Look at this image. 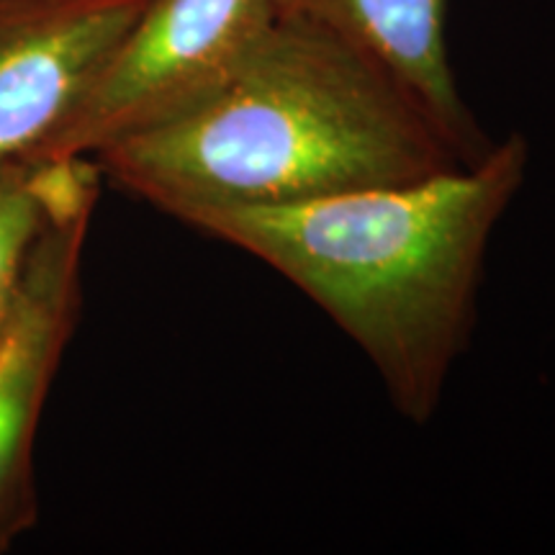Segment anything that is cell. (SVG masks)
<instances>
[{
  "label": "cell",
  "instance_id": "obj_2",
  "mask_svg": "<svg viewBox=\"0 0 555 555\" xmlns=\"http://www.w3.org/2000/svg\"><path fill=\"white\" fill-rule=\"evenodd\" d=\"M93 159L172 219L198 206L304 204L463 165L386 69L283 13L211 95Z\"/></svg>",
  "mask_w": 555,
  "mask_h": 555
},
{
  "label": "cell",
  "instance_id": "obj_7",
  "mask_svg": "<svg viewBox=\"0 0 555 555\" xmlns=\"http://www.w3.org/2000/svg\"><path fill=\"white\" fill-rule=\"evenodd\" d=\"M50 159L0 165V335L16 309L31 247L44 221Z\"/></svg>",
  "mask_w": 555,
  "mask_h": 555
},
{
  "label": "cell",
  "instance_id": "obj_6",
  "mask_svg": "<svg viewBox=\"0 0 555 555\" xmlns=\"http://www.w3.org/2000/svg\"><path fill=\"white\" fill-rule=\"evenodd\" d=\"M350 41L416 101L463 165L494 147L463 101L448 57V0H275Z\"/></svg>",
  "mask_w": 555,
  "mask_h": 555
},
{
  "label": "cell",
  "instance_id": "obj_5",
  "mask_svg": "<svg viewBox=\"0 0 555 555\" xmlns=\"http://www.w3.org/2000/svg\"><path fill=\"white\" fill-rule=\"evenodd\" d=\"M147 0H0V165L57 134Z\"/></svg>",
  "mask_w": 555,
  "mask_h": 555
},
{
  "label": "cell",
  "instance_id": "obj_1",
  "mask_svg": "<svg viewBox=\"0 0 555 555\" xmlns=\"http://www.w3.org/2000/svg\"><path fill=\"white\" fill-rule=\"evenodd\" d=\"M522 134L478 163L283 206H198L178 221L253 255L371 360L414 425L442 404L470 343L491 234L522 189Z\"/></svg>",
  "mask_w": 555,
  "mask_h": 555
},
{
  "label": "cell",
  "instance_id": "obj_4",
  "mask_svg": "<svg viewBox=\"0 0 555 555\" xmlns=\"http://www.w3.org/2000/svg\"><path fill=\"white\" fill-rule=\"evenodd\" d=\"M278 16L275 0H147L37 159L93 157L211 95Z\"/></svg>",
  "mask_w": 555,
  "mask_h": 555
},
{
  "label": "cell",
  "instance_id": "obj_3",
  "mask_svg": "<svg viewBox=\"0 0 555 555\" xmlns=\"http://www.w3.org/2000/svg\"><path fill=\"white\" fill-rule=\"evenodd\" d=\"M103 172L93 157L50 159L44 221L16 309L0 335V553L37 525L34 446L82 307V253Z\"/></svg>",
  "mask_w": 555,
  "mask_h": 555
}]
</instances>
